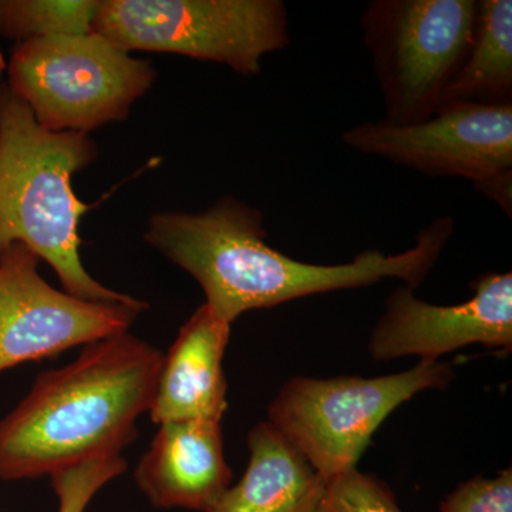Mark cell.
<instances>
[{
    "label": "cell",
    "mask_w": 512,
    "mask_h": 512,
    "mask_svg": "<svg viewBox=\"0 0 512 512\" xmlns=\"http://www.w3.org/2000/svg\"><path fill=\"white\" fill-rule=\"evenodd\" d=\"M454 232L450 215L421 229L416 245L396 255L367 249L349 264L316 265L276 251L266 242L264 214L235 197H222L200 212L151 215L144 239L190 274L205 293V305L228 325L254 309L387 278L419 288L439 262Z\"/></svg>",
    "instance_id": "cell-1"
},
{
    "label": "cell",
    "mask_w": 512,
    "mask_h": 512,
    "mask_svg": "<svg viewBox=\"0 0 512 512\" xmlns=\"http://www.w3.org/2000/svg\"><path fill=\"white\" fill-rule=\"evenodd\" d=\"M163 353L130 332L84 346L46 370L0 419V480L50 477L97 457L120 456L150 412Z\"/></svg>",
    "instance_id": "cell-2"
},
{
    "label": "cell",
    "mask_w": 512,
    "mask_h": 512,
    "mask_svg": "<svg viewBox=\"0 0 512 512\" xmlns=\"http://www.w3.org/2000/svg\"><path fill=\"white\" fill-rule=\"evenodd\" d=\"M97 157L90 134L45 130L0 83V252L26 245L55 271L64 292L123 302L131 296L97 282L80 256L79 222L89 207L74 192L73 175Z\"/></svg>",
    "instance_id": "cell-3"
},
{
    "label": "cell",
    "mask_w": 512,
    "mask_h": 512,
    "mask_svg": "<svg viewBox=\"0 0 512 512\" xmlns=\"http://www.w3.org/2000/svg\"><path fill=\"white\" fill-rule=\"evenodd\" d=\"M92 33L127 53L191 57L245 77L291 43L282 0H100Z\"/></svg>",
    "instance_id": "cell-4"
},
{
    "label": "cell",
    "mask_w": 512,
    "mask_h": 512,
    "mask_svg": "<svg viewBox=\"0 0 512 512\" xmlns=\"http://www.w3.org/2000/svg\"><path fill=\"white\" fill-rule=\"evenodd\" d=\"M156 80L148 60L89 33L16 45L5 83L40 127L90 134L126 120Z\"/></svg>",
    "instance_id": "cell-5"
},
{
    "label": "cell",
    "mask_w": 512,
    "mask_h": 512,
    "mask_svg": "<svg viewBox=\"0 0 512 512\" xmlns=\"http://www.w3.org/2000/svg\"><path fill=\"white\" fill-rule=\"evenodd\" d=\"M478 0H373L360 26L373 59L386 121L430 119L466 62Z\"/></svg>",
    "instance_id": "cell-6"
},
{
    "label": "cell",
    "mask_w": 512,
    "mask_h": 512,
    "mask_svg": "<svg viewBox=\"0 0 512 512\" xmlns=\"http://www.w3.org/2000/svg\"><path fill=\"white\" fill-rule=\"evenodd\" d=\"M454 377L450 363L420 360L412 369L365 379L295 377L268 407L269 423L333 480L357 468L375 431L417 393L443 389Z\"/></svg>",
    "instance_id": "cell-7"
},
{
    "label": "cell",
    "mask_w": 512,
    "mask_h": 512,
    "mask_svg": "<svg viewBox=\"0 0 512 512\" xmlns=\"http://www.w3.org/2000/svg\"><path fill=\"white\" fill-rule=\"evenodd\" d=\"M23 244L0 252V373L128 332L148 303L90 302L47 284Z\"/></svg>",
    "instance_id": "cell-8"
},
{
    "label": "cell",
    "mask_w": 512,
    "mask_h": 512,
    "mask_svg": "<svg viewBox=\"0 0 512 512\" xmlns=\"http://www.w3.org/2000/svg\"><path fill=\"white\" fill-rule=\"evenodd\" d=\"M342 138L353 150L431 177L466 178L476 190L512 174V103H450L420 123L366 121Z\"/></svg>",
    "instance_id": "cell-9"
},
{
    "label": "cell",
    "mask_w": 512,
    "mask_h": 512,
    "mask_svg": "<svg viewBox=\"0 0 512 512\" xmlns=\"http://www.w3.org/2000/svg\"><path fill=\"white\" fill-rule=\"evenodd\" d=\"M470 286L473 298L450 306L421 301L409 286L394 289L370 332V356L377 362L413 355L420 360H439L474 343L510 352L511 272H488Z\"/></svg>",
    "instance_id": "cell-10"
},
{
    "label": "cell",
    "mask_w": 512,
    "mask_h": 512,
    "mask_svg": "<svg viewBox=\"0 0 512 512\" xmlns=\"http://www.w3.org/2000/svg\"><path fill=\"white\" fill-rule=\"evenodd\" d=\"M231 478L220 421L160 424L134 470L141 493L163 510L210 511Z\"/></svg>",
    "instance_id": "cell-11"
},
{
    "label": "cell",
    "mask_w": 512,
    "mask_h": 512,
    "mask_svg": "<svg viewBox=\"0 0 512 512\" xmlns=\"http://www.w3.org/2000/svg\"><path fill=\"white\" fill-rule=\"evenodd\" d=\"M231 325L202 303L161 360L150 414L154 423L220 421L227 410L224 362Z\"/></svg>",
    "instance_id": "cell-12"
},
{
    "label": "cell",
    "mask_w": 512,
    "mask_h": 512,
    "mask_svg": "<svg viewBox=\"0 0 512 512\" xmlns=\"http://www.w3.org/2000/svg\"><path fill=\"white\" fill-rule=\"evenodd\" d=\"M247 443V471L207 512H318L328 481L274 424H256Z\"/></svg>",
    "instance_id": "cell-13"
},
{
    "label": "cell",
    "mask_w": 512,
    "mask_h": 512,
    "mask_svg": "<svg viewBox=\"0 0 512 512\" xmlns=\"http://www.w3.org/2000/svg\"><path fill=\"white\" fill-rule=\"evenodd\" d=\"M461 101L512 103L511 0L480 2L473 45L448 86L443 106Z\"/></svg>",
    "instance_id": "cell-14"
},
{
    "label": "cell",
    "mask_w": 512,
    "mask_h": 512,
    "mask_svg": "<svg viewBox=\"0 0 512 512\" xmlns=\"http://www.w3.org/2000/svg\"><path fill=\"white\" fill-rule=\"evenodd\" d=\"M100 0H0V37L20 43L89 35Z\"/></svg>",
    "instance_id": "cell-15"
},
{
    "label": "cell",
    "mask_w": 512,
    "mask_h": 512,
    "mask_svg": "<svg viewBox=\"0 0 512 512\" xmlns=\"http://www.w3.org/2000/svg\"><path fill=\"white\" fill-rule=\"evenodd\" d=\"M124 457L92 458L76 466L63 468L50 476L57 497V512H84L104 485L126 471Z\"/></svg>",
    "instance_id": "cell-16"
},
{
    "label": "cell",
    "mask_w": 512,
    "mask_h": 512,
    "mask_svg": "<svg viewBox=\"0 0 512 512\" xmlns=\"http://www.w3.org/2000/svg\"><path fill=\"white\" fill-rule=\"evenodd\" d=\"M318 512H402L389 485L357 468L328 483Z\"/></svg>",
    "instance_id": "cell-17"
},
{
    "label": "cell",
    "mask_w": 512,
    "mask_h": 512,
    "mask_svg": "<svg viewBox=\"0 0 512 512\" xmlns=\"http://www.w3.org/2000/svg\"><path fill=\"white\" fill-rule=\"evenodd\" d=\"M441 512H512V470L495 478L476 476L458 485L440 505Z\"/></svg>",
    "instance_id": "cell-18"
}]
</instances>
